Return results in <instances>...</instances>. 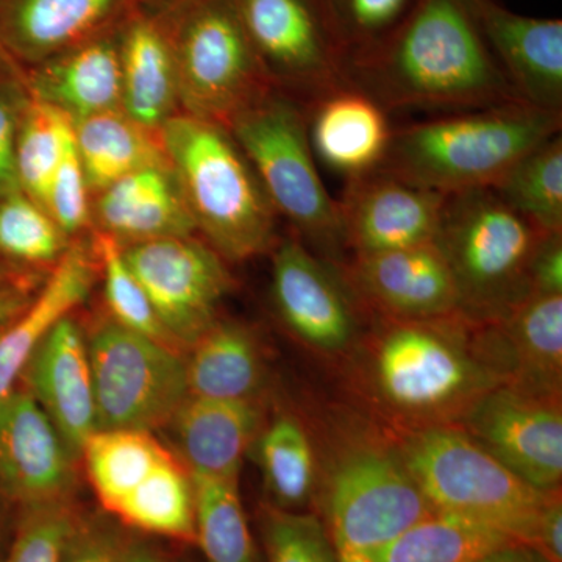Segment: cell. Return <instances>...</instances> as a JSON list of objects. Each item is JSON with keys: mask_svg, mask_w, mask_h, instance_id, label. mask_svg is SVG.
Returning a JSON list of instances; mask_svg holds the SVG:
<instances>
[{"mask_svg": "<svg viewBox=\"0 0 562 562\" xmlns=\"http://www.w3.org/2000/svg\"><path fill=\"white\" fill-rule=\"evenodd\" d=\"M347 77L384 110L519 102L484 38L473 0H419L390 38L350 63Z\"/></svg>", "mask_w": 562, "mask_h": 562, "instance_id": "1", "label": "cell"}, {"mask_svg": "<svg viewBox=\"0 0 562 562\" xmlns=\"http://www.w3.org/2000/svg\"><path fill=\"white\" fill-rule=\"evenodd\" d=\"M369 349L366 379L372 397L412 430L457 425L473 403L503 384L480 346L475 324L461 314L379 316Z\"/></svg>", "mask_w": 562, "mask_h": 562, "instance_id": "2", "label": "cell"}, {"mask_svg": "<svg viewBox=\"0 0 562 562\" xmlns=\"http://www.w3.org/2000/svg\"><path fill=\"white\" fill-rule=\"evenodd\" d=\"M561 127V113L522 102L453 111L392 132L379 169L443 195L492 188Z\"/></svg>", "mask_w": 562, "mask_h": 562, "instance_id": "3", "label": "cell"}, {"mask_svg": "<svg viewBox=\"0 0 562 562\" xmlns=\"http://www.w3.org/2000/svg\"><path fill=\"white\" fill-rule=\"evenodd\" d=\"M166 157L194 227L225 261L271 249L276 210L224 125L183 114L162 124Z\"/></svg>", "mask_w": 562, "mask_h": 562, "instance_id": "4", "label": "cell"}, {"mask_svg": "<svg viewBox=\"0 0 562 562\" xmlns=\"http://www.w3.org/2000/svg\"><path fill=\"white\" fill-rule=\"evenodd\" d=\"M397 452L436 513L486 525L531 549L547 505L561 492L524 482L458 425L408 431Z\"/></svg>", "mask_w": 562, "mask_h": 562, "instance_id": "5", "label": "cell"}, {"mask_svg": "<svg viewBox=\"0 0 562 562\" xmlns=\"http://www.w3.org/2000/svg\"><path fill=\"white\" fill-rule=\"evenodd\" d=\"M492 188L446 195L435 244L442 251L460 314L502 321L531 294V262L543 236Z\"/></svg>", "mask_w": 562, "mask_h": 562, "instance_id": "6", "label": "cell"}, {"mask_svg": "<svg viewBox=\"0 0 562 562\" xmlns=\"http://www.w3.org/2000/svg\"><path fill=\"white\" fill-rule=\"evenodd\" d=\"M224 127L246 155L276 213L331 254L344 246L339 203L317 171L303 103L268 88Z\"/></svg>", "mask_w": 562, "mask_h": 562, "instance_id": "7", "label": "cell"}, {"mask_svg": "<svg viewBox=\"0 0 562 562\" xmlns=\"http://www.w3.org/2000/svg\"><path fill=\"white\" fill-rule=\"evenodd\" d=\"M432 513L397 447L360 443L333 468L322 522L339 562H379L402 532Z\"/></svg>", "mask_w": 562, "mask_h": 562, "instance_id": "8", "label": "cell"}, {"mask_svg": "<svg viewBox=\"0 0 562 562\" xmlns=\"http://www.w3.org/2000/svg\"><path fill=\"white\" fill-rule=\"evenodd\" d=\"M168 31L181 99L192 116L224 125L268 90L233 0H180Z\"/></svg>", "mask_w": 562, "mask_h": 562, "instance_id": "9", "label": "cell"}, {"mask_svg": "<svg viewBox=\"0 0 562 562\" xmlns=\"http://www.w3.org/2000/svg\"><path fill=\"white\" fill-rule=\"evenodd\" d=\"M87 344L98 430L151 432L169 425L188 398L187 360L176 347L114 321Z\"/></svg>", "mask_w": 562, "mask_h": 562, "instance_id": "10", "label": "cell"}, {"mask_svg": "<svg viewBox=\"0 0 562 562\" xmlns=\"http://www.w3.org/2000/svg\"><path fill=\"white\" fill-rule=\"evenodd\" d=\"M268 83L303 105L347 87V57L325 0H233Z\"/></svg>", "mask_w": 562, "mask_h": 562, "instance_id": "11", "label": "cell"}, {"mask_svg": "<svg viewBox=\"0 0 562 562\" xmlns=\"http://www.w3.org/2000/svg\"><path fill=\"white\" fill-rule=\"evenodd\" d=\"M122 254L171 341L191 349L232 290L224 258L191 236L131 244Z\"/></svg>", "mask_w": 562, "mask_h": 562, "instance_id": "12", "label": "cell"}, {"mask_svg": "<svg viewBox=\"0 0 562 562\" xmlns=\"http://www.w3.org/2000/svg\"><path fill=\"white\" fill-rule=\"evenodd\" d=\"M457 425L524 482L542 491L561 490V398L498 384Z\"/></svg>", "mask_w": 562, "mask_h": 562, "instance_id": "13", "label": "cell"}, {"mask_svg": "<svg viewBox=\"0 0 562 562\" xmlns=\"http://www.w3.org/2000/svg\"><path fill=\"white\" fill-rule=\"evenodd\" d=\"M271 292L281 322L305 346L339 353L357 342L366 306L360 295L341 269L297 239L276 247Z\"/></svg>", "mask_w": 562, "mask_h": 562, "instance_id": "14", "label": "cell"}, {"mask_svg": "<svg viewBox=\"0 0 562 562\" xmlns=\"http://www.w3.org/2000/svg\"><path fill=\"white\" fill-rule=\"evenodd\" d=\"M446 195L376 169L347 180L339 203L344 246L355 257L435 243Z\"/></svg>", "mask_w": 562, "mask_h": 562, "instance_id": "15", "label": "cell"}, {"mask_svg": "<svg viewBox=\"0 0 562 562\" xmlns=\"http://www.w3.org/2000/svg\"><path fill=\"white\" fill-rule=\"evenodd\" d=\"M72 454L31 392L0 402V487L25 508L68 502Z\"/></svg>", "mask_w": 562, "mask_h": 562, "instance_id": "16", "label": "cell"}, {"mask_svg": "<svg viewBox=\"0 0 562 562\" xmlns=\"http://www.w3.org/2000/svg\"><path fill=\"white\" fill-rule=\"evenodd\" d=\"M344 273L379 316L436 319L460 314L452 272L435 243L355 257Z\"/></svg>", "mask_w": 562, "mask_h": 562, "instance_id": "17", "label": "cell"}, {"mask_svg": "<svg viewBox=\"0 0 562 562\" xmlns=\"http://www.w3.org/2000/svg\"><path fill=\"white\" fill-rule=\"evenodd\" d=\"M476 333L503 384L561 398L562 294H530L502 321L476 324Z\"/></svg>", "mask_w": 562, "mask_h": 562, "instance_id": "18", "label": "cell"}, {"mask_svg": "<svg viewBox=\"0 0 562 562\" xmlns=\"http://www.w3.org/2000/svg\"><path fill=\"white\" fill-rule=\"evenodd\" d=\"M473 7L516 101L562 114V21L514 13L501 0Z\"/></svg>", "mask_w": 562, "mask_h": 562, "instance_id": "19", "label": "cell"}, {"mask_svg": "<svg viewBox=\"0 0 562 562\" xmlns=\"http://www.w3.org/2000/svg\"><path fill=\"white\" fill-rule=\"evenodd\" d=\"M31 394L74 458L98 431L94 384L87 339L70 317L55 325L29 361Z\"/></svg>", "mask_w": 562, "mask_h": 562, "instance_id": "20", "label": "cell"}, {"mask_svg": "<svg viewBox=\"0 0 562 562\" xmlns=\"http://www.w3.org/2000/svg\"><path fill=\"white\" fill-rule=\"evenodd\" d=\"M314 157L347 180L376 171L390 147L387 110L353 85L322 95L306 106Z\"/></svg>", "mask_w": 562, "mask_h": 562, "instance_id": "21", "label": "cell"}, {"mask_svg": "<svg viewBox=\"0 0 562 562\" xmlns=\"http://www.w3.org/2000/svg\"><path fill=\"white\" fill-rule=\"evenodd\" d=\"M136 0H0V41L25 61H47L95 38Z\"/></svg>", "mask_w": 562, "mask_h": 562, "instance_id": "22", "label": "cell"}, {"mask_svg": "<svg viewBox=\"0 0 562 562\" xmlns=\"http://www.w3.org/2000/svg\"><path fill=\"white\" fill-rule=\"evenodd\" d=\"M192 475L239 480L246 453L262 430L257 402L188 397L169 422Z\"/></svg>", "mask_w": 562, "mask_h": 562, "instance_id": "23", "label": "cell"}, {"mask_svg": "<svg viewBox=\"0 0 562 562\" xmlns=\"http://www.w3.org/2000/svg\"><path fill=\"white\" fill-rule=\"evenodd\" d=\"M98 217L103 233L131 244L191 236L194 222L168 165L128 173L102 191Z\"/></svg>", "mask_w": 562, "mask_h": 562, "instance_id": "24", "label": "cell"}, {"mask_svg": "<svg viewBox=\"0 0 562 562\" xmlns=\"http://www.w3.org/2000/svg\"><path fill=\"white\" fill-rule=\"evenodd\" d=\"M32 91L72 122L116 111L122 101L121 38L99 35L44 61Z\"/></svg>", "mask_w": 562, "mask_h": 562, "instance_id": "25", "label": "cell"}, {"mask_svg": "<svg viewBox=\"0 0 562 562\" xmlns=\"http://www.w3.org/2000/svg\"><path fill=\"white\" fill-rule=\"evenodd\" d=\"M94 268L81 246L65 250L35 301L0 330V402L9 397L43 339L88 297Z\"/></svg>", "mask_w": 562, "mask_h": 562, "instance_id": "26", "label": "cell"}, {"mask_svg": "<svg viewBox=\"0 0 562 562\" xmlns=\"http://www.w3.org/2000/svg\"><path fill=\"white\" fill-rule=\"evenodd\" d=\"M122 101L125 114L144 128L171 117L179 92L176 57L161 22L133 16L121 32Z\"/></svg>", "mask_w": 562, "mask_h": 562, "instance_id": "27", "label": "cell"}, {"mask_svg": "<svg viewBox=\"0 0 562 562\" xmlns=\"http://www.w3.org/2000/svg\"><path fill=\"white\" fill-rule=\"evenodd\" d=\"M265 380L260 346L249 328L214 322L191 347L187 360L188 397L257 402Z\"/></svg>", "mask_w": 562, "mask_h": 562, "instance_id": "28", "label": "cell"}, {"mask_svg": "<svg viewBox=\"0 0 562 562\" xmlns=\"http://www.w3.org/2000/svg\"><path fill=\"white\" fill-rule=\"evenodd\" d=\"M74 139L88 188L103 191L111 183L150 166L169 165L146 128L120 111L74 121Z\"/></svg>", "mask_w": 562, "mask_h": 562, "instance_id": "29", "label": "cell"}, {"mask_svg": "<svg viewBox=\"0 0 562 562\" xmlns=\"http://www.w3.org/2000/svg\"><path fill=\"white\" fill-rule=\"evenodd\" d=\"M113 514L121 522L147 535L194 542V487L187 465L169 454Z\"/></svg>", "mask_w": 562, "mask_h": 562, "instance_id": "30", "label": "cell"}, {"mask_svg": "<svg viewBox=\"0 0 562 562\" xmlns=\"http://www.w3.org/2000/svg\"><path fill=\"white\" fill-rule=\"evenodd\" d=\"M169 454L150 431L98 430L85 443L80 457L99 502L113 514Z\"/></svg>", "mask_w": 562, "mask_h": 562, "instance_id": "31", "label": "cell"}, {"mask_svg": "<svg viewBox=\"0 0 562 562\" xmlns=\"http://www.w3.org/2000/svg\"><path fill=\"white\" fill-rule=\"evenodd\" d=\"M255 443L271 505L302 512L313 497L316 460L301 422L283 414L262 428Z\"/></svg>", "mask_w": 562, "mask_h": 562, "instance_id": "32", "label": "cell"}, {"mask_svg": "<svg viewBox=\"0 0 562 562\" xmlns=\"http://www.w3.org/2000/svg\"><path fill=\"white\" fill-rule=\"evenodd\" d=\"M195 541L209 562H258L239 480L192 475Z\"/></svg>", "mask_w": 562, "mask_h": 562, "instance_id": "33", "label": "cell"}, {"mask_svg": "<svg viewBox=\"0 0 562 562\" xmlns=\"http://www.w3.org/2000/svg\"><path fill=\"white\" fill-rule=\"evenodd\" d=\"M512 543L519 542L486 525L432 513L402 532L379 562H473Z\"/></svg>", "mask_w": 562, "mask_h": 562, "instance_id": "34", "label": "cell"}, {"mask_svg": "<svg viewBox=\"0 0 562 562\" xmlns=\"http://www.w3.org/2000/svg\"><path fill=\"white\" fill-rule=\"evenodd\" d=\"M492 190L542 233H562V138L528 151Z\"/></svg>", "mask_w": 562, "mask_h": 562, "instance_id": "35", "label": "cell"}, {"mask_svg": "<svg viewBox=\"0 0 562 562\" xmlns=\"http://www.w3.org/2000/svg\"><path fill=\"white\" fill-rule=\"evenodd\" d=\"M72 139V121L63 111L35 98L27 102L16 140L18 184L41 206Z\"/></svg>", "mask_w": 562, "mask_h": 562, "instance_id": "36", "label": "cell"}, {"mask_svg": "<svg viewBox=\"0 0 562 562\" xmlns=\"http://www.w3.org/2000/svg\"><path fill=\"white\" fill-rule=\"evenodd\" d=\"M417 3L419 0H325L347 65L390 38Z\"/></svg>", "mask_w": 562, "mask_h": 562, "instance_id": "37", "label": "cell"}, {"mask_svg": "<svg viewBox=\"0 0 562 562\" xmlns=\"http://www.w3.org/2000/svg\"><path fill=\"white\" fill-rule=\"evenodd\" d=\"M0 254L25 262H57L65 233L40 203L22 191L0 199Z\"/></svg>", "mask_w": 562, "mask_h": 562, "instance_id": "38", "label": "cell"}, {"mask_svg": "<svg viewBox=\"0 0 562 562\" xmlns=\"http://www.w3.org/2000/svg\"><path fill=\"white\" fill-rule=\"evenodd\" d=\"M95 249L101 257L106 305L113 314L114 322L128 330L149 336L155 341L176 347L158 321L139 281L128 269L120 241L102 232L98 236Z\"/></svg>", "mask_w": 562, "mask_h": 562, "instance_id": "39", "label": "cell"}, {"mask_svg": "<svg viewBox=\"0 0 562 562\" xmlns=\"http://www.w3.org/2000/svg\"><path fill=\"white\" fill-rule=\"evenodd\" d=\"M261 538L268 562H339L319 517L266 506Z\"/></svg>", "mask_w": 562, "mask_h": 562, "instance_id": "40", "label": "cell"}, {"mask_svg": "<svg viewBox=\"0 0 562 562\" xmlns=\"http://www.w3.org/2000/svg\"><path fill=\"white\" fill-rule=\"evenodd\" d=\"M79 514L68 502L25 508L13 546L3 562H61Z\"/></svg>", "mask_w": 562, "mask_h": 562, "instance_id": "41", "label": "cell"}, {"mask_svg": "<svg viewBox=\"0 0 562 562\" xmlns=\"http://www.w3.org/2000/svg\"><path fill=\"white\" fill-rule=\"evenodd\" d=\"M43 209L63 233L80 231L88 220V181L81 166L76 139L52 177Z\"/></svg>", "mask_w": 562, "mask_h": 562, "instance_id": "42", "label": "cell"}, {"mask_svg": "<svg viewBox=\"0 0 562 562\" xmlns=\"http://www.w3.org/2000/svg\"><path fill=\"white\" fill-rule=\"evenodd\" d=\"M27 102L16 81L0 76V199L21 191L16 176V140Z\"/></svg>", "mask_w": 562, "mask_h": 562, "instance_id": "43", "label": "cell"}, {"mask_svg": "<svg viewBox=\"0 0 562 562\" xmlns=\"http://www.w3.org/2000/svg\"><path fill=\"white\" fill-rule=\"evenodd\" d=\"M124 538L101 517H79L61 562H117Z\"/></svg>", "mask_w": 562, "mask_h": 562, "instance_id": "44", "label": "cell"}, {"mask_svg": "<svg viewBox=\"0 0 562 562\" xmlns=\"http://www.w3.org/2000/svg\"><path fill=\"white\" fill-rule=\"evenodd\" d=\"M531 294H562V233L543 236L531 262Z\"/></svg>", "mask_w": 562, "mask_h": 562, "instance_id": "45", "label": "cell"}, {"mask_svg": "<svg viewBox=\"0 0 562 562\" xmlns=\"http://www.w3.org/2000/svg\"><path fill=\"white\" fill-rule=\"evenodd\" d=\"M535 550L549 562H562V497L561 492L547 505L536 535Z\"/></svg>", "mask_w": 562, "mask_h": 562, "instance_id": "46", "label": "cell"}, {"mask_svg": "<svg viewBox=\"0 0 562 562\" xmlns=\"http://www.w3.org/2000/svg\"><path fill=\"white\" fill-rule=\"evenodd\" d=\"M473 562H549L542 554L536 552L531 547L524 543H512V546L501 547L492 550Z\"/></svg>", "mask_w": 562, "mask_h": 562, "instance_id": "47", "label": "cell"}, {"mask_svg": "<svg viewBox=\"0 0 562 562\" xmlns=\"http://www.w3.org/2000/svg\"><path fill=\"white\" fill-rule=\"evenodd\" d=\"M31 303L27 294L16 286L2 288L0 290V330L10 324L18 314L24 312L25 306Z\"/></svg>", "mask_w": 562, "mask_h": 562, "instance_id": "48", "label": "cell"}, {"mask_svg": "<svg viewBox=\"0 0 562 562\" xmlns=\"http://www.w3.org/2000/svg\"><path fill=\"white\" fill-rule=\"evenodd\" d=\"M117 562H162L160 552L140 539H124Z\"/></svg>", "mask_w": 562, "mask_h": 562, "instance_id": "49", "label": "cell"}, {"mask_svg": "<svg viewBox=\"0 0 562 562\" xmlns=\"http://www.w3.org/2000/svg\"><path fill=\"white\" fill-rule=\"evenodd\" d=\"M5 286H9V273L0 266V290Z\"/></svg>", "mask_w": 562, "mask_h": 562, "instance_id": "50", "label": "cell"}, {"mask_svg": "<svg viewBox=\"0 0 562 562\" xmlns=\"http://www.w3.org/2000/svg\"><path fill=\"white\" fill-rule=\"evenodd\" d=\"M165 2H166V0H165ZM169 2L177 3V2H180V0H169Z\"/></svg>", "mask_w": 562, "mask_h": 562, "instance_id": "51", "label": "cell"}]
</instances>
